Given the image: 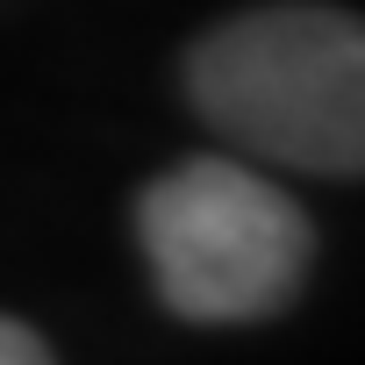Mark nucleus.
Returning <instances> with one entry per match:
<instances>
[{
	"label": "nucleus",
	"instance_id": "f257e3e1",
	"mask_svg": "<svg viewBox=\"0 0 365 365\" xmlns=\"http://www.w3.org/2000/svg\"><path fill=\"white\" fill-rule=\"evenodd\" d=\"M187 101L251 158L365 179V15L322 0L244 8L194 36Z\"/></svg>",
	"mask_w": 365,
	"mask_h": 365
},
{
	"label": "nucleus",
	"instance_id": "f03ea898",
	"mask_svg": "<svg viewBox=\"0 0 365 365\" xmlns=\"http://www.w3.org/2000/svg\"><path fill=\"white\" fill-rule=\"evenodd\" d=\"M136 244L179 322H265L315 265L308 208L237 158H179L136 194Z\"/></svg>",
	"mask_w": 365,
	"mask_h": 365
},
{
	"label": "nucleus",
	"instance_id": "7ed1b4c3",
	"mask_svg": "<svg viewBox=\"0 0 365 365\" xmlns=\"http://www.w3.org/2000/svg\"><path fill=\"white\" fill-rule=\"evenodd\" d=\"M0 365H58V358H51V344H43L29 322L0 315Z\"/></svg>",
	"mask_w": 365,
	"mask_h": 365
}]
</instances>
